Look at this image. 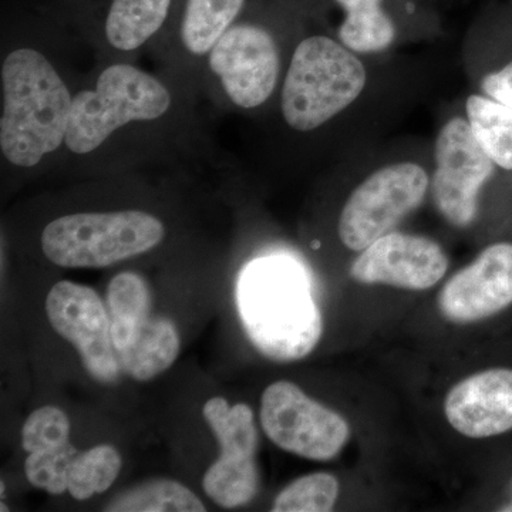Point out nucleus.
<instances>
[{
    "label": "nucleus",
    "instance_id": "obj_1",
    "mask_svg": "<svg viewBox=\"0 0 512 512\" xmlns=\"http://www.w3.org/2000/svg\"><path fill=\"white\" fill-rule=\"evenodd\" d=\"M429 86L419 59L357 55L323 8L299 37L272 111L289 140L340 158L382 140Z\"/></svg>",
    "mask_w": 512,
    "mask_h": 512
},
{
    "label": "nucleus",
    "instance_id": "obj_21",
    "mask_svg": "<svg viewBox=\"0 0 512 512\" xmlns=\"http://www.w3.org/2000/svg\"><path fill=\"white\" fill-rule=\"evenodd\" d=\"M123 460L109 444H100L77 453L69 468V493L74 500L84 501L106 493L119 477Z\"/></svg>",
    "mask_w": 512,
    "mask_h": 512
},
{
    "label": "nucleus",
    "instance_id": "obj_25",
    "mask_svg": "<svg viewBox=\"0 0 512 512\" xmlns=\"http://www.w3.org/2000/svg\"><path fill=\"white\" fill-rule=\"evenodd\" d=\"M474 92L512 107V66L484 77L474 86Z\"/></svg>",
    "mask_w": 512,
    "mask_h": 512
},
{
    "label": "nucleus",
    "instance_id": "obj_9",
    "mask_svg": "<svg viewBox=\"0 0 512 512\" xmlns=\"http://www.w3.org/2000/svg\"><path fill=\"white\" fill-rule=\"evenodd\" d=\"M107 308L123 373L148 382L174 365L180 355V333L173 320L153 316V298L143 276H114L107 288Z\"/></svg>",
    "mask_w": 512,
    "mask_h": 512
},
{
    "label": "nucleus",
    "instance_id": "obj_18",
    "mask_svg": "<svg viewBox=\"0 0 512 512\" xmlns=\"http://www.w3.org/2000/svg\"><path fill=\"white\" fill-rule=\"evenodd\" d=\"M249 0H175L167 28L158 42L171 49L173 66L200 67L218 40L247 9Z\"/></svg>",
    "mask_w": 512,
    "mask_h": 512
},
{
    "label": "nucleus",
    "instance_id": "obj_2",
    "mask_svg": "<svg viewBox=\"0 0 512 512\" xmlns=\"http://www.w3.org/2000/svg\"><path fill=\"white\" fill-rule=\"evenodd\" d=\"M183 97L170 83L131 60H109L77 87L63 157L94 165L163 133L177 121Z\"/></svg>",
    "mask_w": 512,
    "mask_h": 512
},
{
    "label": "nucleus",
    "instance_id": "obj_28",
    "mask_svg": "<svg viewBox=\"0 0 512 512\" xmlns=\"http://www.w3.org/2000/svg\"><path fill=\"white\" fill-rule=\"evenodd\" d=\"M511 501H512V498H511Z\"/></svg>",
    "mask_w": 512,
    "mask_h": 512
},
{
    "label": "nucleus",
    "instance_id": "obj_12",
    "mask_svg": "<svg viewBox=\"0 0 512 512\" xmlns=\"http://www.w3.org/2000/svg\"><path fill=\"white\" fill-rule=\"evenodd\" d=\"M202 416L221 446V457L208 468L202 488L220 507H244L259 491L254 412L248 404L231 407L222 397H214L204 404Z\"/></svg>",
    "mask_w": 512,
    "mask_h": 512
},
{
    "label": "nucleus",
    "instance_id": "obj_5",
    "mask_svg": "<svg viewBox=\"0 0 512 512\" xmlns=\"http://www.w3.org/2000/svg\"><path fill=\"white\" fill-rule=\"evenodd\" d=\"M355 183L343 200L336 235L359 254L396 228L430 198L431 140L377 141L343 157Z\"/></svg>",
    "mask_w": 512,
    "mask_h": 512
},
{
    "label": "nucleus",
    "instance_id": "obj_4",
    "mask_svg": "<svg viewBox=\"0 0 512 512\" xmlns=\"http://www.w3.org/2000/svg\"><path fill=\"white\" fill-rule=\"evenodd\" d=\"M46 43L25 37L8 42L0 64L3 165L33 173L62 157L76 84Z\"/></svg>",
    "mask_w": 512,
    "mask_h": 512
},
{
    "label": "nucleus",
    "instance_id": "obj_15",
    "mask_svg": "<svg viewBox=\"0 0 512 512\" xmlns=\"http://www.w3.org/2000/svg\"><path fill=\"white\" fill-rule=\"evenodd\" d=\"M175 0H83L62 13L97 39L111 60H128L163 35Z\"/></svg>",
    "mask_w": 512,
    "mask_h": 512
},
{
    "label": "nucleus",
    "instance_id": "obj_16",
    "mask_svg": "<svg viewBox=\"0 0 512 512\" xmlns=\"http://www.w3.org/2000/svg\"><path fill=\"white\" fill-rule=\"evenodd\" d=\"M512 305V242H495L446 282L439 293L441 315L450 322L493 318Z\"/></svg>",
    "mask_w": 512,
    "mask_h": 512
},
{
    "label": "nucleus",
    "instance_id": "obj_3",
    "mask_svg": "<svg viewBox=\"0 0 512 512\" xmlns=\"http://www.w3.org/2000/svg\"><path fill=\"white\" fill-rule=\"evenodd\" d=\"M322 8L323 0H249L202 70L225 106L248 114L274 109L293 49Z\"/></svg>",
    "mask_w": 512,
    "mask_h": 512
},
{
    "label": "nucleus",
    "instance_id": "obj_17",
    "mask_svg": "<svg viewBox=\"0 0 512 512\" xmlns=\"http://www.w3.org/2000/svg\"><path fill=\"white\" fill-rule=\"evenodd\" d=\"M444 413L454 430L470 439H490L512 431V369L494 367L457 383Z\"/></svg>",
    "mask_w": 512,
    "mask_h": 512
},
{
    "label": "nucleus",
    "instance_id": "obj_23",
    "mask_svg": "<svg viewBox=\"0 0 512 512\" xmlns=\"http://www.w3.org/2000/svg\"><path fill=\"white\" fill-rule=\"evenodd\" d=\"M72 443L55 448H43L29 453L25 474L29 484L52 495L69 491V468L76 457Z\"/></svg>",
    "mask_w": 512,
    "mask_h": 512
},
{
    "label": "nucleus",
    "instance_id": "obj_13",
    "mask_svg": "<svg viewBox=\"0 0 512 512\" xmlns=\"http://www.w3.org/2000/svg\"><path fill=\"white\" fill-rule=\"evenodd\" d=\"M46 313L52 328L77 349L94 380H119L123 370L111 340L110 315L96 291L76 282H57L47 295Z\"/></svg>",
    "mask_w": 512,
    "mask_h": 512
},
{
    "label": "nucleus",
    "instance_id": "obj_24",
    "mask_svg": "<svg viewBox=\"0 0 512 512\" xmlns=\"http://www.w3.org/2000/svg\"><path fill=\"white\" fill-rule=\"evenodd\" d=\"M70 443V421L59 407L45 406L35 410L22 430V446L26 453L66 446Z\"/></svg>",
    "mask_w": 512,
    "mask_h": 512
},
{
    "label": "nucleus",
    "instance_id": "obj_20",
    "mask_svg": "<svg viewBox=\"0 0 512 512\" xmlns=\"http://www.w3.org/2000/svg\"><path fill=\"white\" fill-rule=\"evenodd\" d=\"M110 512H204L200 498L177 481L154 480L136 485L107 504Z\"/></svg>",
    "mask_w": 512,
    "mask_h": 512
},
{
    "label": "nucleus",
    "instance_id": "obj_27",
    "mask_svg": "<svg viewBox=\"0 0 512 512\" xmlns=\"http://www.w3.org/2000/svg\"><path fill=\"white\" fill-rule=\"evenodd\" d=\"M430 2H436V0H430Z\"/></svg>",
    "mask_w": 512,
    "mask_h": 512
},
{
    "label": "nucleus",
    "instance_id": "obj_29",
    "mask_svg": "<svg viewBox=\"0 0 512 512\" xmlns=\"http://www.w3.org/2000/svg\"><path fill=\"white\" fill-rule=\"evenodd\" d=\"M511 3H512V0H511Z\"/></svg>",
    "mask_w": 512,
    "mask_h": 512
},
{
    "label": "nucleus",
    "instance_id": "obj_8",
    "mask_svg": "<svg viewBox=\"0 0 512 512\" xmlns=\"http://www.w3.org/2000/svg\"><path fill=\"white\" fill-rule=\"evenodd\" d=\"M431 154L430 200L434 208L450 227H474L484 192L500 170L478 146L461 101L441 114Z\"/></svg>",
    "mask_w": 512,
    "mask_h": 512
},
{
    "label": "nucleus",
    "instance_id": "obj_26",
    "mask_svg": "<svg viewBox=\"0 0 512 512\" xmlns=\"http://www.w3.org/2000/svg\"><path fill=\"white\" fill-rule=\"evenodd\" d=\"M82 2L83 0H60V12H66V10L73 9L74 6H77Z\"/></svg>",
    "mask_w": 512,
    "mask_h": 512
},
{
    "label": "nucleus",
    "instance_id": "obj_10",
    "mask_svg": "<svg viewBox=\"0 0 512 512\" xmlns=\"http://www.w3.org/2000/svg\"><path fill=\"white\" fill-rule=\"evenodd\" d=\"M338 10L336 37L357 55L379 57L439 39L440 13L430 0H325Z\"/></svg>",
    "mask_w": 512,
    "mask_h": 512
},
{
    "label": "nucleus",
    "instance_id": "obj_14",
    "mask_svg": "<svg viewBox=\"0 0 512 512\" xmlns=\"http://www.w3.org/2000/svg\"><path fill=\"white\" fill-rule=\"evenodd\" d=\"M448 266L450 259L439 242L393 231L359 252L349 274L363 285L426 291L439 284Z\"/></svg>",
    "mask_w": 512,
    "mask_h": 512
},
{
    "label": "nucleus",
    "instance_id": "obj_19",
    "mask_svg": "<svg viewBox=\"0 0 512 512\" xmlns=\"http://www.w3.org/2000/svg\"><path fill=\"white\" fill-rule=\"evenodd\" d=\"M478 146L498 170L512 173V107L473 92L461 100Z\"/></svg>",
    "mask_w": 512,
    "mask_h": 512
},
{
    "label": "nucleus",
    "instance_id": "obj_11",
    "mask_svg": "<svg viewBox=\"0 0 512 512\" xmlns=\"http://www.w3.org/2000/svg\"><path fill=\"white\" fill-rule=\"evenodd\" d=\"M261 424L275 446L308 460H333L350 439L348 421L286 380L262 394Z\"/></svg>",
    "mask_w": 512,
    "mask_h": 512
},
{
    "label": "nucleus",
    "instance_id": "obj_7",
    "mask_svg": "<svg viewBox=\"0 0 512 512\" xmlns=\"http://www.w3.org/2000/svg\"><path fill=\"white\" fill-rule=\"evenodd\" d=\"M165 235L161 218L137 208L73 212L43 228L40 248L62 268H106L153 251Z\"/></svg>",
    "mask_w": 512,
    "mask_h": 512
},
{
    "label": "nucleus",
    "instance_id": "obj_22",
    "mask_svg": "<svg viewBox=\"0 0 512 512\" xmlns=\"http://www.w3.org/2000/svg\"><path fill=\"white\" fill-rule=\"evenodd\" d=\"M339 497L338 478L329 473H313L286 485L276 495L274 512H329Z\"/></svg>",
    "mask_w": 512,
    "mask_h": 512
},
{
    "label": "nucleus",
    "instance_id": "obj_6",
    "mask_svg": "<svg viewBox=\"0 0 512 512\" xmlns=\"http://www.w3.org/2000/svg\"><path fill=\"white\" fill-rule=\"evenodd\" d=\"M237 305L252 345L275 362L311 355L322 338V315L311 286L288 256L249 262L238 278Z\"/></svg>",
    "mask_w": 512,
    "mask_h": 512
}]
</instances>
